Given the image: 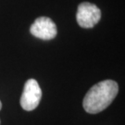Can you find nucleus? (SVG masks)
<instances>
[{"label": "nucleus", "instance_id": "423d86ee", "mask_svg": "<svg viewBox=\"0 0 125 125\" xmlns=\"http://www.w3.org/2000/svg\"><path fill=\"white\" fill-rule=\"evenodd\" d=\"M0 122H1V121H0Z\"/></svg>", "mask_w": 125, "mask_h": 125}, {"label": "nucleus", "instance_id": "f257e3e1", "mask_svg": "<svg viewBox=\"0 0 125 125\" xmlns=\"http://www.w3.org/2000/svg\"><path fill=\"white\" fill-rule=\"evenodd\" d=\"M119 85L115 81L105 80L94 84L86 93L83 106L90 114H96L106 109L116 97Z\"/></svg>", "mask_w": 125, "mask_h": 125}, {"label": "nucleus", "instance_id": "20e7f679", "mask_svg": "<svg viewBox=\"0 0 125 125\" xmlns=\"http://www.w3.org/2000/svg\"><path fill=\"white\" fill-rule=\"evenodd\" d=\"M32 35L42 40H52L57 36V26L48 17H39L34 21L30 28Z\"/></svg>", "mask_w": 125, "mask_h": 125}, {"label": "nucleus", "instance_id": "39448f33", "mask_svg": "<svg viewBox=\"0 0 125 125\" xmlns=\"http://www.w3.org/2000/svg\"><path fill=\"white\" fill-rule=\"evenodd\" d=\"M1 108H2V103L0 101V110H1Z\"/></svg>", "mask_w": 125, "mask_h": 125}, {"label": "nucleus", "instance_id": "f03ea898", "mask_svg": "<svg viewBox=\"0 0 125 125\" xmlns=\"http://www.w3.org/2000/svg\"><path fill=\"white\" fill-rule=\"evenodd\" d=\"M101 19V10L94 4L89 2H83L79 5L76 20L82 28H93L99 22Z\"/></svg>", "mask_w": 125, "mask_h": 125}, {"label": "nucleus", "instance_id": "7ed1b4c3", "mask_svg": "<svg viewBox=\"0 0 125 125\" xmlns=\"http://www.w3.org/2000/svg\"><path fill=\"white\" fill-rule=\"evenodd\" d=\"M42 97L40 85L34 79H29L24 84L22 94L21 96V106L24 110L31 111L38 107Z\"/></svg>", "mask_w": 125, "mask_h": 125}]
</instances>
